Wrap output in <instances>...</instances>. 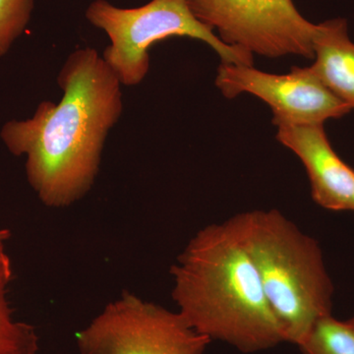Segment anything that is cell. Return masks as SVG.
I'll return each instance as SVG.
<instances>
[{
  "instance_id": "cell-1",
  "label": "cell",
  "mask_w": 354,
  "mask_h": 354,
  "mask_svg": "<svg viewBox=\"0 0 354 354\" xmlns=\"http://www.w3.org/2000/svg\"><path fill=\"white\" fill-rule=\"evenodd\" d=\"M57 83L59 102H41L31 118L9 121L0 132L13 155L27 157L30 185L53 208L70 206L94 185L106 137L123 111L120 80L94 48L70 53Z\"/></svg>"
},
{
  "instance_id": "cell-2",
  "label": "cell",
  "mask_w": 354,
  "mask_h": 354,
  "mask_svg": "<svg viewBox=\"0 0 354 354\" xmlns=\"http://www.w3.org/2000/svg\"><path fill=\"white\" fill-rule=\"evenodd\" d=\"M171 274L177 312L209 341L246 354L286 342L232 218L199 230Z\"/></svg>"
},
{
  "instance_id": "cell-3",
  "label": "cell",
  "mask_w": 354,
  "mask_h": 354,
  "mask_svg": "<svg viewBox=\"0 0 354 354\" xmlns=\"http://www.w3.org/2000/svg\"><path fill=\"white\" fill-rule=\"evenodd\" d=\"M230 218L286 342L298 348L319 321L333 315L334 285L320 244L276 209Z\"/></svg>"
},
{
  "instance_id": "cell-4",
  "label": "cell",
  "mask_w": 354,
  "mask_h": 354,
  "mask_svg": "<svg viewBox=\"0 0 354 354\" xmlns=\"http://www.w3.org/2000/svg\"><path fill=\"white\" fill-rule=\"evenodd\" d=\"M86 18L108 35L111 44L102 58L121 85H139L150 69L149 50L172 37H187L209 44L221 62L253 66L254 55L221 41L215 32L195 17L187 0H151L134 8H120L106 0H94Z\"/></svg>"
},
{
  "instance_id": "cell-5",
  "label": "cell",
  "mask_w": 354,
  "mask_h": 354,
  "mask_svg": "<svg viewBox=\"0 0 354 354\" xmlns=\"http://www.w3.org/2000/svg\"><path fill=\"white\" fill-rule=\"evenodd\" d=\"M187 1L195 17L227 46L266 57L314 58L317 24L298 11L293 0Z\"/></svg>"
},
{
  "instance_id": "cell-6",
  "label": "cell",
  "mask_w": 354,
  "mask_h": 354,
  "mask_svg": "<svg viewBox=\"0 0 354 354\" xmlns=\"http://www.w3.org/2000/svg\"><path fill=\"white\" fill-rule=\"evenodd\" d=\"M76 341L81 354H204L212 342L179 312L129 292L109 304Z\"/></svg>"
},
{
  "instance_id": "cell-7",
  "label": "cell",
  "mask_w": 354,
  "mask_h": 354,
  "mask_svg": "<svg viewBox=\"0 0 354 354\" xmlns=\"http://www.w3.org/2000/svg\"><path fill=\"white\" fill-rule=\"evenodd\" d=\"M216 86L228 99L247 93L272 109V123L316 124L344 118L351 109L326 87L310 67L293 66L288 74L266 73L253 66L221 62Z\"/></svg>"
},
{
  "instance_id": "cell-8",
  "label": "cell",
  "mask_w": 354,
  "mask_h": 354,
  "mask_svg": "<svg viewBox=\"0 0 354 354\" xmlns=\"http://www.w3.org/2000/svg\"><path fill=\"white\" fill-rule=\"evenodd\" d=\"M277 139L301 160L317 205L333 212H354V169L335 153L323 123L281 125Z\"/></svg>"
},
{
  "instance_id": "cell-9",
  "label": "cell",
  "mask_w": 354,
  "mask_h": 354,
  "mask_svg": "<svg viewBox=\"0 0 354 354\" xmlns=\"http://www.w3.org/2000/svg\"><path fill=\"white\" fill-rule=\"evenodd\" d=\"M314 64L310 69L339 100L354 109V43L348 21L335 18L317 24Z\"/></svg>"
},
{
  "instance_id": "cell-10",
  "label": "cell",
  "mask_w": 354,
  "mask_h": 354,
  "mask_svg": "<svg viewBox=\"0 0 354 354\" xmlns=\"http://www.w3.org/2000/svg\"><path fill=\"white\" fill-rule=\"evenodd\" d=\"M0 243V354H36L39 335L30 324L13 319L7 292L13 277L10 258Z\"/></svg>"
},
{
  "instance_id": "cell-11",
  "label": "cell",
  "mask_w": 354,
  "mask_h": 354,
  "mask_svg": "<svg viewBox=\"0 0 354 354\" xmlns=\"http://www.w3.org/2000/svg\"><path fill=\"white\" fill-rule=\"evenodd\" d=\"M298 348L301 354H354V328L348 321L325 317Z\"/></svg>"
},
{
  "instance_id": "cell-12",
  "label": "cell",
  "mask_w": 354,
  "mask_h": 354,
  "mask_svg": "<svg viewBox=\"0 0 354 354\" xmlns=\"http://www.w3.org/2000/svg\"><path fill=\"white\" fill-rule=\"evenodd\" d=\"M34 6L35 0H0V57L24 32Z\"/></svg>"
},
{
  "instance_id": "cell-13",
  "label": "cell",
  "mask_w": 354,
  "mask_h": 354,
  "mask_svg": "<svg viewBox=\"0 0 354 354\" xmlns=\"http://www.w3.org/2000/svg\"><path fill=\"white\" fill-rule=\"evenodd\" d=\"M9 236H10V234H9L8 230H0V243L6 242L9 239Z\"/></svg>"
},
{
  "instance_id": "cell-14",
  "label": "cell",
  "mask_w": 354,
  "mask_h": 354,
  "mask_svg": "<svg viewBox=\"0 0 354 354\" xmlns=\"http://www.w3.org/2000/svg\"><path fill=\"white\" fill-rule=\"evenodd\" d=\"M346 321H348L349 325L353 326V327L354 328V315L353 317H351V318H349L348 320H346Z\"/></svg>"
}]
</instances>
